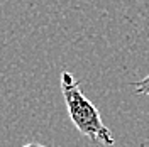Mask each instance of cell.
I'll return each instance as SVG.
<instances>
[{"instance_id":"6da1fadb","label":"cell","mask_w":149,"mask_h":147,"mask_svg":"<svg viewBox=\"0 0 149 147\" xmlns=\"http://www.w3.org/2000/svg\"><path fill=\"white\" fill-rule=\"evenodd\" d=\"M61 93L65 98L68 115L81 135L107 147L115 144V139L109 127L103 123L98 108L83 95L80 83L74 80L70 71L61 73Z\"/></svg>"},{"instance_id":"7a4b0ae2","label":"cell","mask_w":149,"mask_h":147,"mask_svg":"<svg viewBox=\"0 0 149 147\" xmlns=\"http://www.w3.org/2000/svg\"><path fill=\"white\" fill-rule=\"evenodd\" d=\"M132 88L136 90V93L149 96V74H148V76H144V78L139 80V81L132 83Z\"/></svg>"},{"instance_id":"3957f363","label":"cell","mask_w":149,"mask_h":147,"mask_svg":"<svg viewBox=\"0 0 149 147\" xmlns=\"http://www.w3.org/2000/svg\"><path fill=\"white\" fill-rule=\"evenodd\" d=\"M22 147H51V146H42V144H26V146H22Z\"/></svg>"}]
</instances>
